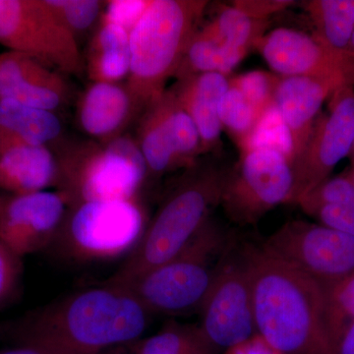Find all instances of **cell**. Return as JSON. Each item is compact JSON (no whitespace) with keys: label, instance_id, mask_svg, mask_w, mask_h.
I'll return each mask as SVG.
<instances>
[{"label":"cell","instance_id":"23","mask_svg":"<svg viewBox=\"0 0 354 354\" xmlns=\"http://www.w3.org/2000/svg\"><path fill=\"white\" fill-rule=\"evenodd\" d=\"M268 26L269 21L250 17L232 4L221 7L216 17L203 29L223 46L230 73L247 53L255 48Z\"/></svg>","mask_w":354,"mask_h":354},{"label":"cell","instance_id":"21","mask_svg":"<svg viewBox=\"0 0 354 354\" xmlns=\"http://www.w3.org/2000/svg\"><path fill=\"white\" fill-rule=\"evenodd\" d=\"M62 133V121L55 111L0 97V141L50 148Z\"/></svg>","mask_w":354,"mask_h":354},{"label":"cell","instance_id":"19","mask_svg":"<svg viewBox=\"0 0 354 354\" xmlns=\"http://www.w3.org/2000/svg\"><path fill=\"white\" fill-rule=\"evenodd\" d=\"M171 88L196 125L202 155L220 152L223 127L218 104L230 88V77L218 72L199 74L176 81Z\"/></svg>","mask_w":354,"mask_h":354},{"label":"cell","instance_id":"37","mask_svg":"<svg viewBox=\"0 0 354 354\" xmlns=\"http://www.w3.org/2000/svg\"><path fill=\"white\" fill-rule=\"evenodd\" d=\"M0 354H57L31 342H18L12 348L0 351Z\"/></svg>","mask_w":354,"mask_h":354},{"label":"cell","instance_id":"3","mask_svg":"<svg viewBox=\"0 0 354 354\" xmlns=\"http://www.w3.org/2000/svg\"><path fill=\"white\" fill-rule=\"evenodd\" d=\"M228 171L213 160H197L186 169L146 225L137 245L108 283L127 285L178 253L221 204Z\"/></svg>","mask_w":354,"mask_h":354},{"label":"cell","instance_id":"6","mask_svg":"<svg viewBox=\"0 0 354 354\" xmlns=\"http://www.w3.org/2000/svg\"><path fill=\"white\" fill-rule=\"evenodd\" d=\"M57 156V190L69 205L136 199L146 177L145 160L136 140L118 137L65 146Z\"/></svg>","mask_w":354,"mask_h":354},{"label":"cell","instance_id":"16","mask_svg":"<svg viewBox=\"0 0 354 354\" xmlns=\"http://www.w3.org/2000/svg\"><path fill=\"white\" fill-rule=\"evenodd\" d=\"M0 97L55 111L69 99L60 72L24 53H0Z\"/></svg>","mask_w":354,"mask_h":354},{"label":"cell","instance_id":"39","mask_svg":"<svg viewBox=\"0 0 354 354\" xmlns=\"http://www.w3.org/2000/svg\"><path fill=\"white\" fill-rule=\"evenodd\" d=\"M349 178H351V180L353 181V185H354V167L353 171H351V174H348Z\"/></svg>","mask_w":354,"mask_h":354},{"label":"cell","instance_id":"5","mask_svg":"<svg viewBox=\"0 0 354 354\" xmlns=\"http://www.w3.org/2000/svg\"><path fill=\"white\" fill-rule=\"evenodd\" d=\"M230 241L211 218L174 257L121 286L131 291L151 315L199 312Z\"/></svg>","mask_w":354,"mask_h":354},{"label":"cell","instance_id":"35","mask_svg":"<svg viewBox=\"0 0 354 354\" xmlns=\"http://www.w3.org/2000/svg\"><path fill=\"white\" fill-rule=\"evenodd\" d=\"M293 3L290 0H237L232 6L255 19L269 20L272 14L281 12Z\"/></svg>","mask_w":354,"mask_h":354},{"label":"cell","instance_id":"40","mask_svg":"<svg viewBox=\"0 0 354 354\" xmlns=\"http://www.w3.org/2000/svg\"><path fill=\"white\" fill-rule=\"evenodd\" d=\"M6 196H0V209L2 208L4 201H6Z\"/></svg>","mask_w":354,"mask_h":354},{"label":"cell","instance_id":"11","mask_svg":"<svg viewBox=\"0 0 354 354\" xmlns=\"http://www.w3.org/2000/svg\"><path fill=\"white\" fill-rule=\"evenodd\" d=\"M261 244L320 286L354 272V237L321 223L288 221Z\"/></svg>","mask_w":354,"mask_h":354},{"label":"cell","instance_id":"7","mask_svg":"<svg viewBox=\"0 0 354 354\" xmlns=\"http://www.w3.org/2000/svg\"><path fill=\"white\" fill-rule=\"evenodd\" d=\"M145 228L138 198L77 203L67 208L53 245L77 262L111 260L129 255Z\"/></svg>","mask_w":354,"mask_h":354},{"label":"cell","instance_id":"28","mask_svg":"<svg viewBox=\"0 0 354 354\" xmlns=\"http://www.w3.org/2000/svg\"><path fill=\"white\" fill-rule=\"evenodd\" d=\"M218 116L223 130L230 134L241 151L245 149L261 120L241 91L230 84L218 104Z\"/></svg>","mask_w":354,"mask_h":354},{"label":"cell","instance_id":"18","mask_svg":"<svg viewBox=\"0 0 354 354\" xmlns=\"http://www.w3.org/2000/svg\"><path fill=\"white\" fill-rule=\"evenodd\" d=\"M77 122L97 142L122 136L123 130L139 118L131 95L120 83L91 84L77 106Z\"/></svg>","mask_w":354,"mask_h":354},{"label":"cell","instance_id":"24","mask_svg":"<svg viewBox=\"0 0 354 354\" xmlns=\"http://www.w3.org/2000/svg\"><path fill=\"white\" fill-rule=\"evenodd\" d=\"M304 6L315 25L314 36L332 50L348 53L354 32V0H311Z\"/></svg>","mask_w":354,"mask_h":354},{"label":"cell","instance_id":"17","mask_svg":"<svg viewBox=\"0 0 354 354\" xmlns=\"http://www.w3.org/2000/svg\"><path fill=\"white\" fill-rule=\"evenodd\" d=\"M341 87L313 77L279 76L274 106L290 135L291 164L304 150L324 102Z\"/></svg>","mask_w":354,"mask_h":354},{"label":"cell","instance_id":"13","mask_svg":"<svg viewBox=\"0 0 354 354\" xmlns=\"http://www.w3.org/2000/svg\"><path fill=\"white\" fill-rule=\"evenodd\" d=\"M329 113L318 116L301 155L292 162L295 192L292 204L329 178L335 165L348 157L354 143L353 85L332 94Z\"/></svg>","mask_w":354,"mask_h":354},{"label":"cell","instance_id":"9","mask_svg":"<svg viewBox=\"0 0 354 354\" xmlns=\"http://www.w3.org/2000/svg\"><path fill=\"white\" fill-rule=\"evenodd\" d=\"M295 176L285 153L253 147L228 171L221 205L228 218L241 225H253L279 205L292 204Z\"/></svg>","mask_w":354,"mask_h":354},{"label":"cell","instance_id":"15","mask_svg":"<svg viewBox=\"0 0 354 354\" xmlns=\"http://www.w3.org/2000/svg\"><path fill=\"white\" fill-rule=\"evenodd\" d=\"M68 208L59 191L7 196L0 209V239L23 258L53 245Z\"/></svg>","mask_w":354,"mask_h":354},{"label":"cell","instance_id":"27","mask_svg":"<svg viewBox=\"0 0 354 354\" xmlns=\"http://www.w3.org/2000/svg\"><path fill=\"white\" fill-rule=\"evenodd\" d=\"M321 288L324 323L335 353L339 337L354 319V272L337 283Z\"/></svg>","mask_w":354,"mask_h":354},{"label":"cell","instance_id":"22","mask_svg":"<svg viewBox=\"0 0 354 354\" xmlns=\"http://www.w3.org/2000/svg\"><path fill=\"white\" fill-rule=\"evenodd\" d=\"M85 73L93 83H120L130 70L129 32L120 26L101 21L87 55Z\"/></svg>","mask_w":354,"mask_h":354},{"label":"cell","instance_id":"36","mask_svg":"<svg viewBox=\"0 0 354 354\" xmlns=\"http://www.w3.org/2000/svg\"><path fill=\"white\" fill-rule=\"evenodd\" d=\"M334 354H354V319L339 337Z\"/></svg>","mask_w":354,"mask_h":354},{"label":"cell","instance_id":"25","mask_svg":"<svg viewBox=\"0 0 354 354\" xmlns=\"http://www.w3.org/2000/svg\"><path fill=\"white\" fill-rule=\"evenodd\" d=\"M199 325L169 322L157 334L142 339L134 354H220Z\"/></svg>","mask_w":354,"mask_h":354},{"label":"cell","instance_id":"2","mask_svg":"<svg viewBox=\"0 0 354 354\" xmlns=\"http://www.w3.org/2000/svg\"><path fill=\"white\" fill-rule=\"evenodd\" d=\"M257 335L278 354H334L324 323L322 288L265 250L241 246Z\"/></svg>","mask_w":354,"mask_h":354},{"label":"cell","instance_id":"10","mask_svg":"<svg viewBox=\"0 0 354 354\" xmlns=\"http://www.w3.org/2000/svg\"><path fill=\"white\" fill-rule=\"evenodd\" d=\"M199 313L200 329L220 353L257 335L248 269L241 246L234 241L221 258Z\"/></svg>","mask_w":354,"mask_h":354},{"label":"cell","instance_id":"14","mask_svg":"<svg viewBox=\"0 0 354 354\" xmlns=\"http://www.w3.org/2000/svg\"><path fill=\"white\" fill-rule=\"evenodd\" d=\"M255 48L277 75L313 77L339 86L354 84V57L332 50L314 35L278 28L266 32Z\"/></svg>","mask_w":354,"mask_h":354},{"label":"cell","instance_id":"41","mask_svg":"<svg viewBox=\"0 0 354 354\" xmlns=\"http://www.w3.org/2000/svg\"><path fill=\"white\" fill-rule=\"evenodd\" d=\"M349 156H351V158H353V167H354V143L353 146V149H351V152L349 153Z\"/></svg>","mask_w":354,"mask_h":354},{"label":"cell","instance_id":"1","mask_svg":"<svg viewBox=\"0 0 354 354\" xmlns=\"http://www.w3.org/2000/svg\"><path fill=\"white\" fill-rule=\"evenodd\" d=\"M150 316L128 288L106 281L32 312L16 327L15 337L57 354H100L138 341Z\"/></svg>","mask_w":354,"mask_h":354},{"label":"cell","instance_id":"20","mask_svg":"<svg viewBox=\"0 0 354 354\" xmlns=\"http://www.w3.org/2000/svg\"><path fill=\"white\" fill-rule=\"evenodd\" d=\"M57 156L48 147L0 141V188L12 195L48 190L57 185Z\"/></svg>","mask_w":354,"mask_h":354},{"label":"cell","instance_id":"34","mask_svg":"<svg viewBox=\"0 0 354 354\" xmlns=\"http://www.w3.org/2000/svg\"><path fill=\"white\" fill-rule=\"evenodd\" d=\"M321 225L354 237V203L323 205L307 213Z\"/></svg>","mask_w":354,"mask_h":354},{"label":"cell","instance_id":"8","mask_svg":"<svg viewBox=\"0 0 354 354\" xmlns=\"http://www.w3.org/2000/svg\"><path fill=\"white\" fill-rule=\"evenodd\" d=\"M0 44L67 75L85 74L78 39L46 0H0Z\"/></svg>","mask_w":354,"mask_h":354},{"label":"cell","instance_id":"30","mask_svg":"<svg viewBox=\"0 0 354 354\" xmlns=\"http://www.w3.org/2000/svg\"><path fill=\"white\" fill-rule=\"evenodd\" d=\"M279 76L262 70H254L241 75L230 77L234 86L246 97L260 118L274 106V95Z\"/></svg>","mask_w":354,"mask_h":354},{"label":"cell","instance_id":"33","mask_svg":"<svg viewBox=\"0 0 354 354\" xmlns=\"http://www.w3.org/2000/svg\"><path fill=\"white\" fill-rule=\"evenodd\" d=\"M22 272V258L0 239V306L6 304L15 295Z\"/></svg>","mask_w":354,"mask_h":354},{"label":"cell","instance_id":"38","mask_svg":"<svg viewBox=\"0 0 354 354\" xmlns=\"http://www.w3.org/2000/svg\"><path fill=\"white\" fill-rule=\"evenodd\" d=\"M348 53L349 55H351L353 57H354V32L353 35V38H351V44H349Z\"/></svg>","mask_w":354,"mask_h":354},{"label":"cell","instance_id":"12","mask_svg":"<svg viewBox=\"0 0 354 354\" xmlns=\"http://www.w3.org/2000/svg\"><path fill=\"white\" fill-rule=\"evenodd\" d=\"M136 142L148 176H162L188 169L202 155L196 125L171 88L142 114Z\"/></svg>","mask_w":354,"mask_h":354},{"label":"cell","instance_id":"31","mask_svg":"<svg viewBox=\"0 0 354 354\" xmlns=\"http://www.w3.org/2000/svg\"><path fill=\"white\" fill-rule=\"evenodd\" d=\"M354 203V185L348 176L329 177L300 198L297 205L305 214L323 205Z\"/></svg>","mask_w":354,"mask_h":354},{"label":"cell","instance_id":"29","mask_svg":"<svg viewBox=\"0 0 354 354\" xmlns=\"http://www.w3.org/2000/svg\"><path fill=\"white\" fill-rule=\"evenodd\" d=\"M58 20L77 39L102 17L104 1L100 0H46Z\"/></svg>","mask_w":354,"mask_h":354},{"label":"cell","instance_id":"26","mask_svg":"<svg viewBox=\"0 0 354 354\" xmlns=\"http://www.w3.org/2000/svg\"><path fill=\"white\" fill-rule=\"evenodd\" d=\"M213 72L228 76L227 58L221 44L202 28L191 39L174 78L178 81Z\"/></svg>","mask_w":354,"mask_h":354},{"label":"cell","instance_id":"32","mask_svg":"<svg viewBox=\"0 0 354 354\" xmlns=\"http://www.w3.org/2000/svg\"><path fill=\"white\" fill-rule=\"evenodd\" d=\"M151 1L152 0H111V1H106L101 21L120 26L130 32L145 13Z\"/></svg>","mask_w":354,"mask_h":354},{"label":"cell","instance_id":"4","mask_svg":"<svg viewBox=\"0 0 354 354\" xmlns=\"http://www.w3.org/2000/svg\"><path fill=\"white\" fill-rule=\"evenodd\" d=\"M208 4L205 0H152L129 32L130 70L125 87L139 118L176 77Z\"/></svg>","mask_w":354,"mask_h":354}]
</instances>
